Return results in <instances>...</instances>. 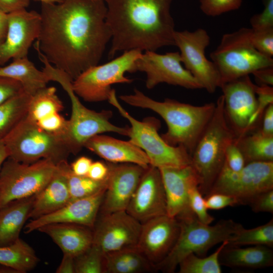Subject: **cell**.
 <instances>
[{"label": "cell", "mask_w": 273, "mask_h": 273, "mask_svg": "<svg viewBox=\"0 0 273 273\" xmlns=\"http://www.w3.org/2000/svg\"><path fill=\"white\" fill-rule=\"evenodd\" d=\"M255 79L258 85H273V67H266L258 69L253 72Z\"/></svg>", "instance_id": "obj_51"}, {"label": "cell", "mask_w": 273, "mask_h": 273, "mask_svg": "<svg viewBox=\"0 0 273 273\" xmlns=\"http://www.w3.org/2000/svg\"><path fill=\"white\" fill-rule=\"evenodd\" d=\"M38 126L49 133L66 136L68 120H66L60 113L48 115L36 122ZM66 139V138H65Z\"/></svg>", "instance_id": "obj_42"}, {"label": "cell", "mask_w": 273, "mask_h": 273, "mask_svg": "<svg viewBox=\"0 0 273 273\" xmlns=\"http://www.w3.org/2000/svg\"><path fill=\"white\" fill-rule=\"evenodd\" d=\"M271 189L273 162L248 163L238 171L231 170L224 163L207 195L227 194L237 198L239 205H247L256 195Z\"/></svg>", "instance_id": "obj_12"}, {"label": "cell", "mask_w": 273, "mask_h": 273, "mask_svg": "<svg viewBox=\"0 0 273 273\" xmlns=\"http://www.w3.org/2000/svg\"><path fill=\"white\" fill-rule=\"evenodd\" d=\"M39 59L43 64L42 70L50 80L58 82L70 100L71 114L65 138L71 154H77L86 142L97 134L112 132L128 136L129 127H120L110 122L111 111L97 112L85 107L75 93L69 76L52 65L44 56H40Z\"/></svg>", "instance_id": "obj_4"}, {"label": "cell", "mask_w": 273, "mask_h": 273, "mask_svg": "<svg viewBox=\"0 0 273 273\" xmlns=\"http://www.w3.org/2000/svg\"><path fill=\"white\" fill-rule=\"evenodd\" d=\"M243 0H200L202 12L208 16L214 17L236 10L241 6Z\"/></svg>", "instance_id": "obj_38"}, {"label": "cell", "mask_w": 273, "mask_h": 273, "mask_svg": "<svg viewBox=\"0 0 273 273\" xmlns=\"http://www.w3.org/2000/svg\"><path fill=\"white\" fill-rule=\"evenodd\" d=\"M65 169L71 200L89 196L106 188L107 177L97 181L87 176L76 175L72 172L68 162Z\"/></svg>", "instance_id": "obj_36"}, {"label": "cell", "mask_w": 273, "mask_h": 273, "mask_svg": "<svg viewBox=\"0 0 273 273\" xmlns=\"http://www.w3.org/2000/svg\"><path fill=\"white\" fill-rule=\"evenodd\" d=\"M30 97L24 92L0 104V140L27 115Z\"/></svg>", "instance_id": "obj_32"}, {"label": "cell", "mask_w": 273, "mask_h": 273, "mask_svg": "<svg viewBox=\"0 0 273 273\" xmlns=\"http://www.w3.org/2000/svg\"><path fill=\"white\" fill-rule=\"evenodd\" d=\"M8 158V154L3 140H0V169L5 160Z\"/></svg>", "instance_id": "obj_55"}, {"label": "cell", "mask_w": 273, "mask_h": 273, "mask_svg": "<svg viewBox=\"0 0 273 273\" xmlns=\"http://www.w3.org/2000/svg\"><path fill=\"white\" fill-rule=\"evenodd\" d=\"M3 141L8 158L24 163L48 159L57 164L71 154L64 136L47 132L27 115Z\"/></svg>", "instance_id": "obj_7"}, {"label": "cell", "mask_w": 273, "mask_h": 273, "mask_svg": "<svg viewBox=\"0 0 273 273\" xmlns=\"http://www.w3.org/2000/svg\"><path fill=\"white\" fill-rule=\"evenodd\" d=\"M155 270L136 247L105 254V273H143Z\"/></svg>", "instance_id": "obj_29"}, {"label": "cell", "mask_w": 273, "mask_h": 273, "mask_svg": "<svg viewBox=\"0 0 273 273\" xmlns=\"http://www.w3.org/2000/svg\"><path fill=\"white\" fill-rule=\"evenodd\" d=\"M57 164L48 159L24 163L8 158L0 169V208L37 194L54 175Z\"/></svg>", "instance_id": "obj_11"}, {"label": "cell", "mask_w": 273, "mask_h": 273, "mask_svg": "<svg viewBox=\"0 0 273 273\" xmlns=\"http://www.w3.org/2000/svg\"><path fill=\"white\" fill-rule=\"evenodd\" d=\"M30 0H0V11L9 14L26 9Z\"/></svg>", "instance_id": "obj_50"}, {"label": "cell", "mask_w": 273, "mask_h": 273, "mask_svg": "<svg viewBox=\"0 0 273 273\" xmlns=\"http://www.w3.org/2000/svg\"><path fill=\"white\" fill-rule=\"evenodd\" d=\"M40 2L41 3H60L64 0H34Z\"/></svg>", "instance_id": "obj_57"}, {"label": "cell", "mask_w": 273, "mask_h": 273, "mask_svg": "<svg viewBox=\"0 0 273 273\" xmlns=\"http://www.w3.org/2000/svg\"><path fill=\"white\" fill-rule=\"evenodd\" d=\"M254 212L273 213V189L260 193L253 197L247 203Z\"/></svg>", "instance_id": "obj_44"}, {"label": "cell", "mask_w": 273, "mask_h": 273, "mask_svg": "<svg viewBox=\"0 0 273 273\" xmlns=\"http://www.w3.org/2000/svg\"><path fill=\"white\" fill-rule=\"evenodd\" d=\"M262 124L259 128L265 135L273 136V104L267 106L262 116Z\"/></svg>", "instance_id": "obj_52"}, {"label": "cell", "mask_w": 273, "mask_h": 273, "mask_svg": "<svg viewBox=\"0 0 273 273\" xmlns=\"http://www.w3.org/2000/svg\"><path fill=\"white\" fill-rule=\"evenodd\" d=\"M172 0H105L111 32L108 54L132 50L156 51L174 46Z\"/></svg>", "instance_id": "obj_2"}, {"label": "cell", "mask_w": 273, "mask_h": 273, "mask_svg": "<svg viewBox=\"0 0 273 273\" xmlns=\"http://www.w3.org/2000/svg\"><path fill=\"white\" fill-rule=\"evenodd\" d=\"M38 262L33 249L20 238L10 245L0 246V265L11 267L18 273L31 270Z\"/></svg>", "instance_id": "obj_31"}, {"label": "cell", "mask_w": 273, "mask_h": 273, "mask_svg": "<svg viewBox=\"0 0 273 273\" xmlns=\"http://www.w3.org/2000/svg\"><path fill=\"white\" fill-rule=\"evenodd\" d=\"M126 211L142 224L167 214L166 197L159 168H146Z\"/></svg>", "instance_id": "obj_18"}, {"label": "cell", "mask_w": 273, "mask_h": 273, "mask_svg": "<svg viewBox=\"0 0 273 273\" xmlns=\"http://www.w3.org/2000/svg\"><path fill=\"white\" fill-rule=\"evenodd\" d=\"M84 147L109 163H131L144 168L150 165L145 152L129 141L99 134L88 139Z\"/></svg>", "instance_id": "obj_23"}, {"label": "cell", "mask_w": 273, "mask_h": 273, "mask_svg": "<svg viewBox=\"0 0 273 273\" xmlns=\"http://www.w3.org/2000/svg\"><path fill=\"white\" fill-rule=\"evenodd\" d=\"M56 92L54 86H47L31 96L27 116L36 122L48 115L62 111L63 104Z\"/></svg>", "instance_id": "obj_33"}, {"label": "cell", "mask_w": 273, "mask_h": 273, "mask_svg": "<svg viewBox=\"0 0 273 273\" xmlns=\"http://www.w3.org/2000/svg\"><path fill=\"white\" fill-rule=\"evenodd\" d=\"M255 85L247 75L220 87L225 117L237 138L252 131V121L257 107Z\"/></svg>", "instance_id": "obj_15"}, {"label": "cell", "mask_w": 273, "mask_h": 273, "mask_svg": "<svg viewBox=\"0 0 273 273\" xmlns=\"http://www.w3.org/2000/svg\"><path fill=\"white\" fill-rule=\"evenodd\" d=\"M39 36L35 47L73 81L101 59L111 32L105 1L64 0L41 3Z\"/></svg>", "instance_id": "obj_1"}, {"label": "cell", "mask_w": 273, "mask_h": 273, "mask_svg": "<svg viewBox=\"0 0 273 273\" xmlns=\"http://www.w3.org/2000/svg\"><path fill=\"white\" fill-rule=\"evenodd\" d=\"M255 93L257 100V107L252 121V131L258 127V124L262 119L263 113L267 106L273 104L272 86L256 85Z\"/></svg>", "instance_id": "obj_40"}, {"label": "cell", "mask_w": 273, "mask_h": 273, "mask_svg": "<svg viewBox=\"0 0 273 273\" xmlns=\"http://www.w3.org/2000/svg\"><path fill=\"white\" fill-rule=\"evenodd\" d=\"M224 163L231 170L238 171L246 165L244 156L235 142V139L227 147Z\"/></svg>", "instance_id": "obj_46"}, {"label": "cell", "mask_w": 273, "mask_h": 273, "mask_svg": "<svg viewBox=\"0 0 273 273\" xmlns=\"http://www.w3.org/2000/svg\"><path fill=\"white\" fill-rule=\"evenodd\" d=\"M95 1H105V0H95Z\"/></svg>", "instance_id": "obj_58"}, {"label": "cell", "mask_w": 273, "mask_h": 273, "mask_svg": "<svg viewBox=\"0 0 273 273\" xmlns=\"http://www.w3.org/2000/svg\"><path fill=\"white\" fill-rule=\"evenodd\" d=\"M108 164L106 189L99 214L126 210L146 169L131 163Z\"/></svg>", "instance_id": "obj_20"}, {"label": "cell", "mask_w": 273, "mask_h": 273, "mask_svg": "<svg viewBox=\"0 0 273 273\" xmlns=\"http://www.w3.org/2000/svg\"><path fill=\"white\" fill-rule=\"evenodd\" d=\"M109 172L108 163L102 161L93 162L87 176L97 181H102L107 178Z\"/></svg>", "instance_id": "obj_48"}, {"label": "cell", "mask_w": 273, "mask_h": 273, "mask_svg": "<svg viewBox=\"0 0 273 273\" xmlns=\"http://www.w3.org/2000/svg\"><path fill=\"white\" fill-rule=\"evenodd\" d=\"M0 273H18L15 269L2 265H0Z\"/></svg>", "instance_id": "obj_56"}, {"label": "cell", "mask_w": 273, "mask_h": 273, "mask_svg": "<svg viewBox=\"0 0 273 273\" xmlns=\"http://www.w3.org/2000/svg\"><path fill=\"white\" fill-rule=\"evenodd\" d=\"M180 231L166 257L155 266V270L174 272L180 262L191 253L204 257L213 246L231 239L243 226L232 219H221L215 225L201 222L194 213L176 218Z\"/></svg>", "instance_id": "obj_5"}, {"label": "cell", "mask_w": 273, "mask_h": 273, "mask_svg": "<svg viewBox=\"0 0 273 273\" xmlns=\"http://www.w3.org/2000/svg\"><path fill=\"white\" fill-rule=\"evenodd\" d=\"M249 28L222 35L220 43L210 55L224 83L252 74L263 68L273 67L272 57L259 52L253 45Z\"/></svg>", "instance_id": "obj_8"}, {"label": "cell", "mask_w": 273, "mask_h": 273, "mask_svg": "<svg viewBox=\"0 0 273 273\" xmlns=\"http://www.w3.org/2000/svg\"><path fill=\"white\" fill-rule=\"evenodd\" d=\"M57 273H75V257L63 253L61 263L56 269Z\"/></svg>", "instance_id": "obj_53"}, {"label": "cell", "mask_w": 273, "mask_h": 273, "mask_svg": "<svg viewBox=\"0 0 273 273\" xmlns=\"http://www.w3.org/2000/svg\"><path fill=\"white\" fill-rule=\"evenodd\" d=\"M75 273H105V254L93 244L75 257Z\"/></svg>", "instance_id": "obj_37"}, {"label": "cell", "mask_w": 273, "mask_h": 273, "mask_svg": "<svg viewBox=\"0 0 273 273\" xmlns=\"http://www.w3.org/2000/svg\"><path fill=\"white\" fill-rule=\"evenodd\" d=\"M228 245H263L273 247V219L264 224L251 229L243 227L228 241Z\"/></svg>", "instance_id": "obj_34"}, {"label": "cell", "mask_w": 273, "mask_h": 273, "mask_svg": "<svg viewBox=\"0 0 273 273\" xmlns=\"http://www.w3.org/2000/svg\"><path fill=\"white\" fill-rule=\"evenodd\" d=\"M34 197L14 200L0 208V246L10 245L20 238Z\"/></svg>", "instance_id": "obj_27"}, {"label": "cell", "mask_w": 273, "mask_h": 273, "mask_svg": "<svg viewBox=\"0 0 273 273\" xmlns=\"http://www.w3.org/2000/svg\"><path fill=\"white\" fill-rule=\"evenodd\" d=\"M1 67V65H0V67Z\"/></svg>", "instance_id": "obj_59"}, {"label": "cell", "mask_w": 273, "mask_h": 273, "mask_svg": "<svg viewBox=\"0 0 273 273\" xmlns=\"http://www.w3.org/2000/svg\"><path fill=\"white\" fill-rule=\"evenodd\" d=\"M189 207L197 218L203 223L210 224L214 218L208 212L204 198L198 187L192 188L189 192Z\"/></svg>", "instance_id": "obj_41"}, {"label": "cell", "mask_w": 273, "mask_h": 273, "mask_svg": "<svg viewBox=\"0 0 273 273\" xmlns=\"http://www.w3.org/2000/svg\"><path fill=\"white\" fill-rule=\"evenodd\" d=\"M228 244L223 241L221 246L208 256L200 257L191 253L179 263V273H221L218 257L220 251Z\"/></svg>", "instance_id": "obj_35"}, {"label": "cell", "mask_w": 273, "mask_h": 273, "mask_svg": "<svg viewBox=\"0 0 273 273\" xmlns=\"http://www.w3.org/2000/svg\"><path fill=\"white\" fill-rule=\"evenodd\" d=\"M137 71L145 73L148 89L162 83L188 89L202 88L200 83L182 65L179 52L160 54L156 51H145L134 63L132 73Z\"/></svg>", "instance_id": "obj_14"}, {"label": "cell", "mask_w": 273, "mask_h": 273, "mask_svg": "<svg viewBox=\"0 0 273 273\" xmlns=\"http://www.w3.org/2000/svg\"><path fill=\"white\" fill-rule=\"evenodd\" d=\"M7 30L0 44V65L10 59L27 57L29 48L40 34L41 18L35 11L22 9L7 14Z\"/></svg>", "instance_id": "obj_17"}, {"label": "cell", "mask_w": 273, "mask_h": 273, "mask_svg": "<svg viewBox=\"0 0 273 273\" xmlns=\"http://www.w3.org/2000/svg\"><path fill=\"white\" fill-rule=\"evenodd\" d=\"M159 170L165 194L167 215L176 218L192 213L189 204V192L192 188L199 187V180L192 166L163 167Z\"/></svg>", "instance_id": "obj_22"}, {"label": "cell", "mask_w": 273, "mask_h": 273, "mask_svg": "<svg viewBox=\"0 0 273 273\" xmlns=\"http://www.w3.org/2000/svg\"><path fill=\"white\" fill-rule=\"evenodd\" d=\"M142 53L139 50L125 51L105 64L89 67L73 81L75 93L86 102L108 100L112 85L130 83L133 81L125 74L132 73L134 63Z\"/></svg>", "instance_id": "obj_10"}, {"label": "cell", "mask_w": 273, "mask_h": 273, "mask_svg": "<svg viewBox=\"0 0 273 273\" xmlns=\"http://www.w3.org/2000/svg\"><path fill=\"white\" fill-rule=\"evenodd\" d=\"M263 11L250 18V23L253 29L273 28V0H263Z\"/></svg>", "instance_id": "obj_43"}, {"label": "cell", "mask_w": 273, "mask_h": 273, "mask_svg": "<svg viewBox=\"0 0 273 273\" xmlns=\"http://www.w3.org/2000/svg\"><path fill=\"white\" fill-rule=\"evenodd\" d=\"M7 14L0 11V44L5 40L7 30Z\"/></svg>", "instance_id": "obj_54"}, {"label": "cell", "mask_w": 273, "mask_h": 273, "mask_svg": "<svg viewBox=\"0 0 273 273\" xmlns=\"http://www.w3.org/2000/svg\"><path fill=\"white\" fill-rule=\"evenodd\" d=\"M223 102L222 95L217 100L212 117L191 155V165L198 177L199 190L205 197L223 167L228 146L237 138L226 121Z\"/></svg>", "instance_id": "obj_6"}, {"label": "cell", "mask_w": 273, "mask_h": 273, "mask_svg": "<svg viewBox=\"0 0 273 273\" xmlns=\"http://www.w3.org/2000/svg\"><path fill=\"white\" fill-rule=\"evenodd\" d=\"M93 161L86 156H81L70 164L72 172L78 176H86Z\"/></svg>", "instance_id": "obj_49"}, {"label": "cell", "mask_w": 273, "mask_h": 273, "mask_svg": "<svg viewBox=\"0 0 273 273\" xmlns=\"http://www.w3.org/2000/svg\"><path fill=\"white\" fill-rule=\"evenodd\" d=\"M67 162L65 160L57 164L52 178L35 195L28 219H35L53 212L71 201L65 169Z\"/></svg>", "instance_id": "obj_24"}, {"label": "cell", "mask_w": 273, "mask_h": 273, "mask_svg": "<svg viewBox=\"0 0 273 273\" xmlns=\"http://www.w3.org/2000/svg\"><path fill=\"white\" fill-rule=\"evenodd\" d=\"M119 98L129 105L160 115L167 126V131L161 135L163 140L170 146L184 147L191 156L215 108V103L195 106L169 98L157 101L136 88L133 94Z\"/></svg>", "instance_id": "obj_3"}, {"label": "cell", "mask_w": 273, "mask_h": 273, "mask_svg": "<svg viewBox=\"0 0 273 273\" xmlns=\"http://www.w3.org/2000/svg\"><path fill=\"white\" fill-rule=\"evenodd\" d=\"M220 265L232 268L256 269L273 265V251L263 245L241 248L227 244L220 251Z\"/></svg>", "instance_id": "obj_26"}, {"label": "cell", "mask_w": 273, "mask_h": 273, "mask_svg": "<svg viewBox=\"0 0 273 273\" xmlns=\"http://www.w3.org/2000/svg\"><path fill=\"white\" fill-rule=\"evenodd\" d=\"M250 39L255 49L267 56H273V28L253 29L250 28Z\"/></svg>", "instance_id": "obj_39"}, {"label": "cell", "mask_w": 273, "mask_h": 273, "mask_svg": "<svg viewBox=\"0 0 273 273\" xmlns=\"http://www.w3.org/2000/svg\"><path fill=\"white\" fill-rule=\"evenodd\" d=\"M205 205L208 209L219 210L228 206L240 205L235 197L221 193H213L204 197Z\"/></svg>", "instance_id": "obj_45"}, {"label": "cell", "mask_w": 273, "mask_h": 273, "mask_svg": "<svg viewBox=\"0 0 273 273\" xmlns=\"http://www.w3.org/2000/svg\"><path fill=\"white\" fill-rule=\"evenodd\" d=\"M106 188L82 198L71 200L58 210L31 219L25 224L26 234L37 231L43 225L53 223H71L93 228L99 214Z\"/></svg>", "instance_id": "obj_21"}, {"label": "cell", "mask_w": 273, "mask_h": 273, "mask_svg": "<svg viewBox=\"0 0 273 273\" xmlns=\"http://www.w3.org/2000/svg\"><path fill=\"white\" fill-rule=\"evenodd\" d=\"M179 231L176 218L167 214L154 217L142 224L136 247L155 268L171 251Z\"/></svg>", "instance_id": "obj_19"}, {"label": "cell", "mask_w": 273, "mask_h": 273, "mask_svg": "<svg viewBox=\"0 0 273 273\" xmlns=\"http://www.w3.org/2000/svg\"><path fill=\"white\" fill-rule=\"evenodd\" d=\"M174 46L179 50L182 64L202 88L213 93L220 86L218 71L212 61L205 56V50L209 45L210 37L207 31L198 28L193 31H175Z\"/></svg>", "instance_id": "obj_13"}, {"label": "cell", "mask_w": 273, "mask_h": 273, "mask_svg": "<svg viewBox=\"0 0 273 273\" xmlns=\"http://www.w3.org/2000/svg\"><path fill=\"white\" fill-rule=\"evenodd\" d=\"M0 76L19 81L24 92L31 96L47 86L50 81L45 72L38 70L27 57L14 59L9 65L1 66Z\"/></svg>", "instance_id": "obj_28"}, {"label": "cell", "mask_w": 273, "mask_h": 273, "mask_svg": "<svg viewBox=\"0 0 273 273\" xmlns=\"http://www.w3.org/2000/svg\"><path fill=\"white\" fill-rule=\"evenodd\" d=\"M246 164L254 162H273V136L256 129L235 139Z\"/></svg>", "instance_id": "obj_30"}, {"label": "cell", "mask_w": 273, "mask_h": 273, "mask_svg": "<svg viewBox=\"0 0 273 273\" xmlns=\"http://www.w3.org/2000/svg\"><path fill=\"white\" fill-rule=\"evenodd\" d=\"M24 92L23 87L19 81L12 78L0 76V104Z\"/></svg>", "instance_id": "obj_47"}, {"label": "cell", "mask_w": 273, "mask_h": 273, "mask_svg": "<svg viewBox=\"0 0 273 273\" xmlns=\"http://www.w3.org/2000/svg\"><path fill=\"white\" fill-rule=\"evenodd\" d=\"M37 231L48 235L63 253L76 257L93 244V229L71 223H53Z\"/></svg>", "instance_id": "obj_25"}, {"label": "cell", "mask_w": 273, "mask_h": 273, "mask_svg": "<svg viewBox=\"0 0 273 273\" xmlns=\"http://www.w3.org/2000/svg\"><path fill=\"white\" fill-rule=\"evenodd\" d=\"M142 223L126 210L98 214L93 228V244L104 254L136 246Z\"/></svg>", "instance_id": "obj_16"}, {"label": "cell", "mask_w": 273, "mask_h": 273, "mask_svg": "<svg viewBox=\"0 0 273 273\" xmlns=\"http://www.w3.org/2000/svg\"><path fill=\"white\" fill-rule=\"evenodd\" d=\"M108 101L129 122V141L145 152L150 165L159 169L191 164V155L184 147L170 146L159 135L160 124L158 120L152 117L143 121L135 119L120 105L113 89Z\"/></svg>", "instance_id": "obj_9"}]
</instances>
